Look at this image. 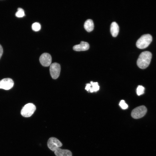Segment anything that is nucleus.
Wrapping results in <instances>:
<instances>
[{
    "label": "nucleus",
    "instance_id": "f257e3e1",
    "mask_svg": "<svg viewBox=\"0 0 156 156\" xmlns=\"http://www.w3.org/2000/svg\"><path fill=\"white\" fill-rule=\"evenodd\" d=\"M152 57V53L149 51H146L142 52L137 60V66L140 68H146L150 64Z\"/></svg>",
    "mask_w": 156,
    "mask_h": 156
},
{
    "label": "nucleus",
    "instance_id": "f03ea898",
    "mask_svg": "<svg viewBox=\"0 0 156 156\" xmlns=\"http://www.w3.org/2000/svg\"><path fill=\"white\" fill-rule=\"evenodd\" d=\"M152 40V36L150 34L142 35L137 41L136 47L140 49H144L147 47Z\"/></svg>",
    "mask_w": 156,
    "mask_h": 156
},
{
    "label": "nucleus",
    "instance_id": "7ed1b4c3",
    "mask_svg": "<svg viewBox=\"0 0 156 156\" xmlns=\"http://www.w3.org/2000/svg\"><path fill=\"white\" fill-rule=\"evenodd\" d=\"M36 108L35 106L33 104L27 103L22 108L21 111V114L24 117H29L33 114Z\"/></svg>",
    "mask_w": 156,
    "mask_h": 156
},
{
    "label": "nucleus",
    "instance_id": "20e7f679",
    "mask_svg": "<svg viewBox=\"0 0 156 156\" xmlns=\"http://www.w3.org/2000/svg\"><path fill=\"white\" fill-rule=\"evenodd\" d=\"M147 112L146 107L144 105L138 107L132 111L131 116L134 119H138L143 117Z\"/></svg>",
    "mask_w": 156,
    "mask_h": 156
},
{
    "label": "nucleus",
    "instance_id": "39448f33",
    "mask_svg": "<svg viewBox=\"0 0 156 156\" xmlns=\"http://www.w3.org/2000/svg\"><path fill=\"white\" fill-rule=\"evenodd\" d=\"M47 144L49 148L54 152L62 146V143L59 140L53 137H51L49 139Z\"/></svg>",
    "mask_w": 156,
    "mask_h": 156
},
{
    "label": "nucleus",
    "instance_id": "423d86ee",
    "mask_svg": "<svg viewBox=\"0 0 156 156\" xmlns=\"http://www.w3.org/2000/svg\"><path fill=\"white\" fill-rule=\"evenodd\" d=\"M60 69V65L57 63L54 62L50 65V72L51 76L53 79H56L58 77Z\"/></svg>",
    "mask_w": 156,
    "mask_h": 156
},
{
    "label": "nucleus",
    "instance_id": "0eeeda50",
    "mask_svg": "<svg viewBox=\"0 0 156 156\" xmlns=\"http://www.w3.org/2000/svg\"><path fill=\"white\" fill-rule=\"evenodd\" d=\"M14 85V81L11 78H4L0 81V89L9 90L13 87Z\"/></svg>",
    "mask_w": 156,
    "mask_h": 156
},
{
    "label": "nucleus",
    "instance_id": "6e6552de",
    "mask_svg": "<svg viewBox=\"0 0 156 156\" xmlns=\"http://www.w3.org/2000/svg\"><path fill=\"white\" fill-rule=\"evenodd\" d=\"M51 57L48 53H44L40 56L39 60L42 65L44 66H48L51 64Z\"/></svg>",
    "mask_w": 156,
    "mask_h": 156
},
{
    "label": "nucleus",
    "instance_id": "1a4fd4ad",
    "mask_svg": "<svg viewBox=\"0 0 156 156\" xmlns=\"http://www.w3.org/2000/svg\"><path fill=\"white\" fill-rule=\"evenodd\" d=\"M89 45L87 42L82 41L80 44L74 45L73 47V49L76 51H86L89 49Z\"/></svg>",
    "mask_w": 156,
    "mask_h": 156
},
{
    "label": "nucleus",
    "instance_id": "9d476101",
    "mask_svg": "<svg viewBox=\"0 0 156 156\" xmlns=\"http://www.w3.org/2000/svg\"><path fill=\"white\" fill-rule=\"evenodd\" d=\"M54 153L56 156H72V153L70 151L60 148L54 151Z\"/></svg>",
    "mask_w": 156,
    "mask_h": 156
},
{
    "label": "nucleus",
    "instance_id": "9b49d317",
    "mask_svg": "<svg viewBox=\"0 0 156 156\" xmlns=\"http://www.w3.org/2000/svg\"><path fill=\"white\" fill-rule=\"evenodd\" d=\"M110 32L112 36L114 37H116L118 33L119 27L117 23L115 22H113L110 26Z\"/></svg>",
    "mask_w": 156,
    "mask_h": 156
},
{
    "label": "nucleus",
    "instance_id": "f8f14e48",
    "mask_svg": "<svg viewBox=\"0 0 156 156\" xmlns=\"http://www.w3.org/2000/svg\"><path fill=\"white\" fill-rule=\"evenodd\" d=\"M84 28L87 31L90 32L92 31L94 28V24L92 20L88 19L84 23Z\"/></svg>",
    "mask_w": 156,
    "mask_h": 156
},
{
    "label": "nucleus",
    "instance_id": "ddd939ff",
    "mask_svg": "<svg viewBox=\"0 0 156 156\" xmlns=\"http://www.w3.org/2000/svg\"><path fill=\"white\" fill-rule=\"evenodd\" d=\"M90 84L92 86L91 87L90 90V91L91 92H96L98 91L99 89V86L98 85V83L97 82H93L91 81Z\"/></svg>",
    "mask_w": 156,
    "mask_h": 156
},
{
    "label": "nucleus",
    "instance_id": "4468645a",
    "mask_svg": "<svg viewBox=\"0 0 156 156\" xmlns=\"http://www.w3.org/2000/svg\"><path fill=\"white\" fill-rule=\"evenodd\" d=\"M145 90L144 88L142 86L139 85L136 89V93L137 94L140 96L143 94L144 93Z\"/></svg>",
    "mask_w": 156,
    "mask_h": 156
},
{
    "label": "nucleus",
    "instance_id": "2eb2a0df",
    "mask_svg": "<svg viewBox=\"0 0 156 156\" xmlns=\"http://www.w3.org/2000/svg\"><path fill=\"white\" fill-rule=\"evenodd\" d=\"M17 11L15 13L16 16L19 18L23 17L25 15V13L23 9L21 8H18Z\"/></svg>",
    "mask_w": 156,
    "mask_h": 156
},
{
    "label": "nucleus",
    "instance_id": "dca6fc26",
    "mask_svg": "<svg viewBox=\"0 0 156 156\" xmlns=\"http://www.w3.org/2000/svg\"><path fill=\"white\" fill-rule=\"evenodd\" d=\"M32 28L35 31H38L41 28V25L39 23L35 22L32 24Z\"/></svg>",
    "mask_w": 156,
    "mask_h": 156
},
{
    "label": "nucleus",
    "instance_id": "f3484780",
    "mask_svg": "<svg viewBox=\"0 0 156 156\" xmlns=\"http://www.w3.org/2000/svg\"><path fill=\"white\" fill-rule=\"evenodd\" d=\"M119 105L120 107L123 109H126L128 107L127 104L125 103V101L124 100H121L120 101Z\"/></svg>",
    "mask_w": 156,
    "mask_h": 156
},
{
    "label": "nucleus",
    "instance_id": "a211bd4d",
    "mask_svg": "<svg viewBox=\"0 0 156 156\" xmlns=\"http://www.w3.org/2000/svg\"><path fill=\"white\" fill-rule=\"evenodd\" d=\"M91 86V85L90 83H87L86 84V86L85 87V89L87 91H89L90 89Z\"/></svg>",
    "mask_w": 156,
    "mask_h": 156
},
{
    "label": "nucleus",
    "instance_id": "6ab92c4d",
    "mask_svg": "<svg viewBox=\"0 0 156 156\" xmlns=\"http://www.w3.org/2000/svg\"><path fill=\"white\" fill-rule=\"evenodd\" d=\"M3 52V49L1 45L0 44V59L2 55Z\"/></svg>",
    "mask_w": 156,
    "mask_h": 156
}]
</instances>
